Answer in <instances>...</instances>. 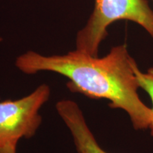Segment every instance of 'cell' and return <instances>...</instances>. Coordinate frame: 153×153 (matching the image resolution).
Segmentation results:
<instances>
[{
	"label": "cell",
	"instance_id": "obj_1",
	"mask_svg": "<svg viewBox=\"0 0 153 153\" xmlns=\"http://www.w3.org/2000/svg\"><path fill=\"white\" fill-rule=\"evenodd\" d=\"M135 64L126 44L112 48L103 57L77 50L51 56L28 51L15 62L24 74L48 71L65 76L71 92L89 99L108 100L111 108L127 113L134 128L143 130L150 126L152 110L141 101L137 93L140 87L134 71Z\"/></svg>",
	"mask_w": 153,
	"mask_h": 153
},
{
	"label": "cell",
	"instance_id": "obj_2",
	"mask_svg": "<svg viewBox=\"0 0 153 153\" xmlns=\"http://www.w3.org/2000/svg\"><path fill=\"white\" fill-rule=\"evenodd\" d=\"M118 20L136 23L153 38V11L147 0H95L92 14L76 35V50L98 56L99 45L108 35L107 28Z\"/></svg>",
	"mask_w": 153,
	"mask_h": 153
},
{
	"label": "cell",
	"instance_id": "obj_3",
	"mask_svg": "<svg viewBox=\"0 0 153 153\" xmlns=\"http://www.w3.org/2000/svg\"><path fill=\"white\" fill-rule=\"evenodd\" d=\"M51 94L50 86L42 84L23 98L0 102V148L35 135L42 123L40 110Z\"/></svg>",
	"mask_w": 153,
	"mask_h": 153
},
{
	"label": "cell",
	"instance_id": "obj_4",
	"mask_svg": "<svg viewBox=\"0 0 153 153\" xmlns=\"http://www.w3.org/2000/svg\"><path fill=\"white\" fill-rule=\"evenodd\" d=\"M55 108L71 133L77 153H108L101 148L88 126L83 112L75 101L62 99Z\"/></svg>",
	"mask_w": 153,
	"mask_h": 153
},
{
	"label": "cell",
	"instance_id": "obj_5",
	"mask_svg": "<svg viewBox=\"0 0 153 153\" xmlns=\"http://www.w3.org/2000/svg\"><path fill=\"white\" fill-rule=\"evenodd\" d=\"M134 71L140 88L143 89L148 94L152 101V119L148 128L150 131V135L153 137V68L149 69L147 72H143L139 70L137 64H135L134 66Z\"/></svg>",
	"mask_w": 153,
	"mask_h": 153
},
{
	"label": "cell",
	"instance_id": "obj_6",
	"mask_svg": "<svg viewBox=\"0 0 153 153\" xmlns=\"http://www.w3.org/2000/svg\"><path fill=\"white\" fill-rule=\"evenodd\" d=\"M16 144H9L0 148V153H16Z\"/></svg>",
	"mask_w": 153,
	"mask_h": 153
}]
</instances>
